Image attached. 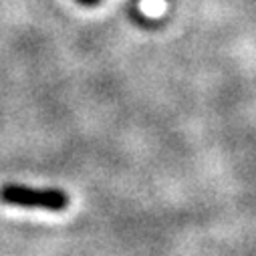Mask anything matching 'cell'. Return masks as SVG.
<instances>
[{"label": "cell", "mask_w": 256, "mask_h": 256, "mask_svg": "<svg viewBox=\"0 0 256 256\" xmlns=\"http://www.w3.org/2000/svg\"><path fill=\"white\" fill-rule=\"evenodd\" d=\"M0 200L20 208H40L48 212H62L69 206V198L60 190H34L20 184H6L0 188Z\"/></svg>", "instance_id": "1"}, {"label": "cell", "mask_w": 256, "mask_h": 256, "mask_svg": "<svg viewBox=\"0 0 256 256\" xmlns=\"http://www.w3.org/2000/svg\"><path fill=\"white\" fill-rule=\"evenodd\" d=\"M77 2H81L83 6H97L101 0H77Z\"/></svg>", "instance_id": "2"}]
</instances>
